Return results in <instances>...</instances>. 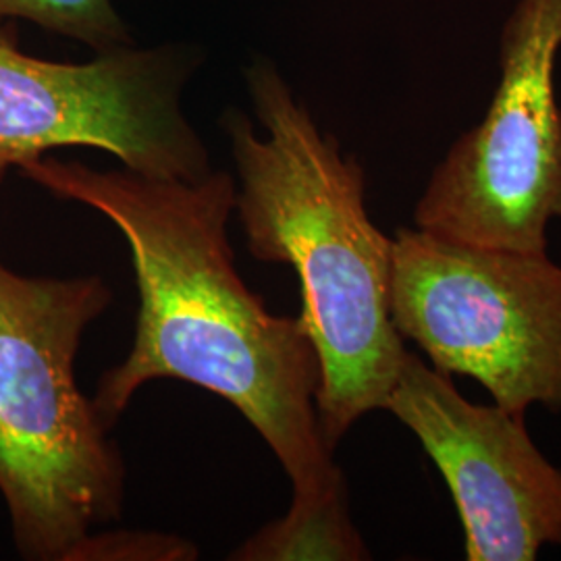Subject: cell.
I'll return each mask as SVG.
<instances>
[{"label": "cell", "mask_w": 561, "mask_h": 561, "mask_svg": "<svg viewBox=\"0 0 561 561\" xmlns=\"http://www.w3.org/2000/svg\"><path fill=\"white\" fill-rule=\"evenodd\" d=\"M561 0H518L502 30L500 81L481 123L435 167L414 227L541 254L561 219Z\"/></svg>", "instance_id": "cell-5"}, {"label": "cell", "mask_w": 561, "mask_h": 561, "mask_svg": "<svg viewBox=\"0 0 561 561\" xmlns=\"http://www.w3.org/2000/svg\"><path fill=\"white\" fill-rule=\"evenodd\" d=\"M370 551L350 518L347 484L317 497L296 500L279 520L266 524L236 549L229 560L362 561Z\"/></svg>", "instance_id": "cell-8"}, {"label": "cell", "mask_w": 561, "mask_h": 561, "mask_svg": "<svg viewBox=\"0 0 561 561\" xmlns=\"http://www.w3.org/2000/svg\"><path fill=\"white\" fill-rule=\"evenodd\" d=\"M0 20H25L106 53L134 44L113 0H0Z\"/></svg>", "instance_id": "cell-9"}, {"label": "cell", "mask_w": 561, "mask_h": 561, "mask_svg": "<svg viewBox=\"0 0 561 561\" xmlns=\"http://www.w3.org/2000/svg\"><path fill=\"white\" fill-rule=\"evenodd\" d=\"M385 410L408 426L447 482L468 561H533L561 545V470L524 416L461 396L451 375L405 352Z\"/></svg>", "instance_id": "cell-7"}, {"label": "cell", "mask_w": 561, "mask_h": 561, "mask_svg": "<svg viewBox=\"0 0 561 561\" xmlns=\"http://www.w3.org/2000/svg\"><path fill=\"white\" fill-rule=\"evenodd\" d=\"M254 115L229 111L222 127L236 162V210L250 254L291 264L304 327L321 362L317 410L335 449L368 412L385 410L405 345L391 321L393 238L370 221L366 175L324 134L279 69H245Z\"/></svg>", "instance_id": "cell-2"}, {"label": "cell", "mask_w": 561, "mask_h": 561, "mask_svg": "<svg viewBox=\"0 0 561 561\" xmlns=\"http://www.w3.org/2000/svg\"><path fill=\"white\" fill-rule=\"evenodd\" d=\"M198 558L192 541L175 535L113 530L88 535L67 561H190Z\"/></svg>", "instance_id": "cell-10"}, {"label": "cell", "mask_w": 561, "mask_h": 561, "mask_svg": "<svg viewBox=\"0 0 561 561\" xmlns=\"http://www.w3.org/2000/svg\"><path fill=\"white\" fill-rule=\"evenodd\" d=\"M196 67V50L183 44L59 62L0 36V185L11 169L71 146L108 152L148 178H206L210 154L181 102Z\"/></svg>", "instance_id": "cell-6"}, {"label": "cell", "mask_w": 561, "mask_h": 561, "mask_svg": "<svg viewBox=\"0 0 561 561\" xmlns=\"http://www.w3.org/2000/svg\"><path fill=\"white\" fill-rule=\"evenodd\" d=\"M391 321L431 366L481 382L497 405L561 410V266L547 252L393 238Z\"/></svg>", "instance_id": "cell-4"}, {"label": "cell", "mask_w": 561, "mask_h": 561, "mask_svg": "<svg viewBox=\"0 0 561 561\" xmlns=\"http://www.w3.org/2000/svg\"><path fill=\"white\" fill-rule=\"evenodd\" d=\"M111 301L96 275L23 277L0 262V495L23 560L67 561L121 516L123 456L76 381L83 331Z\"/></svg>", "instance_id": "cell-3"}, {"label": "cell", "mask_w": 561, "mask_h": 561, "mask_svg": "<svg viewBox=\"0 0 561 561\" xmlns=\"http://www.w3.org/2000/svg\"><path fill=\"white\" fill-rule=\"evenodd\" d=\"M21 175L99 210L129 245L140 291L136 340L92 398L108 428L146 382L180 379L217 393L256 428L294 497L345 484L322 435L321 362L308 329L300 317L271 314L236 271L227 231L233 175L213 169L202 180H167L50 157Z\"/></svg>", "instance_id": "cell-1"}]
</instances>
